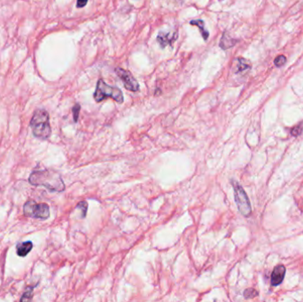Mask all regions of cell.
Masks as SVG:
<instances>
[{
    "instance_id": "obj_1",
    "label": "cell",
    "mask_w": 303,
    "mask_h": 302,
    "mask_svg": "<svg viewBox=\"0 0 303 302\" xmlns=\"http://www.w3.org/2000/svg\"><path fill=\"white\" fill-rule=\"evenodd\" d=\"M30 184L36 186H44L51 192H62L65 189L63 180L58 173L51 170H39L31 173Z\"/></svg>"
},
{
    "instance_id": "obj_2",
    "label": "cell",
    "mask_w": 303,
    "mask_h": 302,
    "mask_svg": "<svg viewBox=\"0 0 303 302\" xmlns=\"http://www.w3.org/2000/svg\"><path fill=\"white\" fill-rule=\"evenodd\" d=\"M30 127L36 138L45 140L50 137L51 130L49 122V114L46 110L39 109L35 112L30 121Z\"/></svg>"
},
{
    "instance_id": "obj_3",
    "label": "cell",
    "mask_w": 303,
    "mask_h": 302,
    "mask_svg": "<svg viewBox=\"0 0 303 302\" xmlns=\"http://www.w3.org/2000/svg\"><path fill=\"white\" fill-rule=\"evenodd\" d=\"M93 98H94L96 102H101L106 98L113 99L114 101H116L119 104H122L124 101L122 91L120 89L105 84V82L102 79L99 80V82H98L97 88H96V91L94 93Z\"/></svg>"
},
{
    "instance_id": "obj_4",
    "label": "cell",
    "mask_w": 303,
    "mask_h": 302,
    "mask_svg": "<svg viewBox=\"0 0 303 302\" xmlns=\"http://www.w3.org/2000/svg\"><path fill=\"white\" fill-rule=\"evenodd\" d=\"M23 212L27 217L47 220L50 216V208L46 203L38 204L33 201H27L23 207Z\"/></svg>"
},
{
    "instance_id": "obj_5",
    "label": "cell",
    "mask_w": 303,
    "mask_h": 302,
    "mask_svg": "<svg viewBox=\"0 0 303 302\" xmlns=\"http://www.w3.org/2000/svg\"><path fill=\"white\" fill-rule=\"evenodd\" d=\"M232 185L234 188L236 204H237L240 214L246 217H249L252 213V208H251V204H250L247 193L242 188V186H240L235 181L232 182Z\"/></svg>"
},
{
    "instance_id": "obj_6",
    "label": "cell",
    "mask_w": 303,
    "mask_h": 302,
    "mask_svg": "<svg viewBox=\"0 0 303 302\" xmlns=\"http://www.w3.org/2000/svg\"><path fill=\"white\" fill-rule=\"evenodd\" d=\"M115 72H116V75L122 79L123 84H124V87L128 91H131L133 93H136V92L139 91V83L137 82V80L135 79L134 76L131 74V72L120 68V67L116 68Z\"/></svg>"
},
{
    "instance_id": "obj_7",
    "label": "cell",
    "mask_w": 303,
    "mask_h": 302,
    "mask_svg": "<svg viewBox=\"0 0 303 302\" xmlns=\"http://www.w3.org/2000/svg\"><path fill=\"white\" fill-rule=\"evenodd\" d=\"M285 275H286V267L284 265L277 266L271 274V278H270L271 285L274 286H279L284 280Z\"/></svg>"
},
{
    "instance_id": "obj_8",
    "label": "cell",
    "mask_w": 303,
    "mask_h": 302,
    "mask_svg": "<svg viewBox=\"0 0 303 302\" xmlns=\"http://www.w3.org/2000/svg\"><path fill=\"white\" fill-rule=\"evenodd\" d=\"M177 34L172 35V34H166L163 33V32H160L158 35V37H157V40H158V42L160 43L161 48H164L168 45H171L177 39Z\"/></svg>"
},
{
    "instance_id": "obj_9",
    "label": "cell",
    "mask_w": 303,
    "mask_h": 302,
    "mask_svg": "<svg viewBox=\"0 0 303 302\" xmlns=\"http://www.w3.org/2000/svg\"><path fill=\"white\" fill-rule=\"evenodd\" d=\"M32 248H33V244L30 241L19 244L17 247V254L21 257H25L32 250Z\"/></svg>"
},
{
    "instance_id": "obj_10",
    "label": "cell",
    "mask_w": 303,
    "mask_h": 302,
    "mask_svg": "<svg viewBox=\"0 0 303 302\" xmlns=\"http://www.w3.org/2000/svg\"><path fill=\"white\" fill-rule=\"evenodd\" d=\"M236 40H234L233 38H231L230 36H228L227 34H223V38L221 39V42H220V47L223 48L224 50L229 49L231 47H233L235 45Z\"/></svg>"
},
{
    "instance_id": "obj_11",
    "label": "cell",
    "mask_w": 303,
    "mask_h": 302,
    "mask_svg": "<svg viewBox=\"0 0 303 302\" xmlns=\"http://www.w3.org/2000/svg\"><path fill=\"white\" fill-rule=\"evenodd\" d=\"M191 25H195L198 27L199 29H200V31H201V33H202V37L204 38V40H206L208 37H209V32L208 31H206V29H205V23H204V21H202V20H195V21H192L191 22Z\"/></svg>"
},
{
    "instance_id": "obj_12",
    "label": "cell",
    "mask_w": 303,
    "mask_h": 302,
    "mask_svg": "<svg viewBox=\"0 0 303 302\" xmlns=\"http://www.w3.org/2000/svg\"><path fill=\"white\" fill-rule=\"evenodd\" d=\"M238 64H237V72L236 73H241V72L246 71L250 68V64L247 59H242L240 58L238 59Z\"/></svg>"
},
{
    "instance_id": "obj_13",
    "label": "cell",
    "mask_w": 303,
    "mask_h": 302,
    "mask_svg": "<svg viewBox=\"0 0 303 302\" xmlns=\"http://www.w3.org/2000/svg\"><path fill=\"white\" fill-rule=\"evenodd\" d=\"M258 296V292L252 288L245 290L244 297L246 299H252Z\"/></svg>"
},
{
    "instance_id": "obj_14",
    "label": "cell",
    "mask_w": 303,
    "mask_h": 302,
    "mask_svg": "<svg viewBox=\"0 0 303 302\" xmlns=\"http://www.w3.org/2000/svg\"><path fill=\"white\" fill-rule=\"evenodd\" d=\"M33 297V288H28L27 291H26L24 294H23V296L21 297V302H25V301H30L31 299Z\"/></svg>"
},
{
    "instance_id": "obj_15",
    "label": "cell",
    "mask_w": 303,
    "mask_h": 302,
    "mask_svg": "<svg viewBox=\"0 0 303 302\" xmlns=\"http://www.w3.org/2000/svg\"><path fill=\"white\" fill-rule=\"evenodd\" d=\"M286 58L284 55H279V56H278V57L276 58V59L274 60V63H275V65L278 67H282V66H284V65L286 64Z\"/></svg>"
},
{
    "instance_id": "obj_16",
    "label": "cell",
    "mask_w": 303,
    "mask_h": 302,
    "mask_svg": "<svg viewBox=\"0 0 303 302\" xmlns=\"http://www.w3.org/2000/svg\"><path fill=\"white\" fill-rule=\"evenodd\" d=\"M81 106L78 105V104H76V105H74V107H73V117H74V121L75 122H77V120H78V117H79V113H80Z\"/></svg>"
},
{
    "instance_id": "obj_17",
    "label": "cell",
    "mask_w": 303,
    "mask_h": 302,
    "mask_svg": "<svg viewBox=\"0 0 303 302\" xmlns=\"http://www.w3.org/2000/svg\"><path fill=\"white\" fill-rule=\"evenodd\" d=\"M77 207H80V208L83 209V217H85L86 213H87V209H88V204L85 201L80 202L77 205Z\"/></svg>"
},
{
    "instance_id": "obj_18",
    "label": "cell",
    "mask_w": 303,
    "mask_h": 302,
    "mask_svg": "<svg viewBox=\"0 0 303 302\" xmlns=\"http://www.w3.org/2000/svg\"><path fill=\"white\" fill-rule=\"evenodd\" d=\"M303 130V126L299 125V126L295 127V128L292 130V131H291V133H292L293 136H295V137H296V136H299L300 134H302Z\"/></svg>"
},
{
    "instance_id": "obj_19",
    "label": "cell",
    "mask_w": 303,
    "mask_h": 302,
    "mask_svg": "<svg viewBox=\"0 0 303 302\" xmlns=\"http://www.w3.org/2000/svg\"><path fill=\"white\" fill-rule=\"evenodd\" d=\"M87 3H88V0H77L76 6H77L78 8H82V7L85 6V5L87 4Z\"/></svg>"
}]
</instances>
